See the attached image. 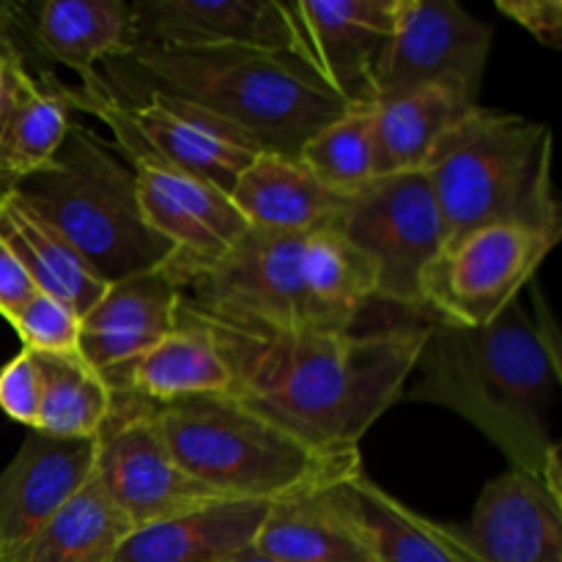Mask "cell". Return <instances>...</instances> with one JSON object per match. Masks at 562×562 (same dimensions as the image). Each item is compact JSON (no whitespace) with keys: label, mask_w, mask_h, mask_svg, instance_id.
Masks as SVG:
<instances>
[{"label":"cell","mask_w":562,"mask_h":562,"mask_svg":"<svg viewBox=\"0 0 562 562\" xmlns=\"http://www.w3.org/2000/svg\"><path fill=\"white\" fill-rule=\"evenodd\" d=\"M179 318L214 340L234 379L231 398L333 453H357L368 428L404 398L431 324L412 316L366 333L258 335L181 307Z\"/></svg>","instance_id":"1"},{"label":"cell","mask_w":562,"mask_h":562,"mask_svg":"<svg viewBox=\"0 0 562 562\" xmlns=\"http://www.w3.org/2000/svg\"><path fill=\"white\" fill-rule=\"evenodd\" d=\"M406 401L445 406L492 439L516 470L541 475L558 379L519 300L483 327L431 318Z\"/></svg>","instance_id":"2"},{"label":"cell","mask_w":562,"mask_h":562,"mask_svg":"<svg viewBox=\"0 0 562 562\" xmlns=\"http://www.w3.org/2000/svg\"><path fill=\"white\" fill-rule=\"evenodd\" d=\"M102 66L104 86L121 104L148 93L184 99L245 130L263 151L289 157L349 110L296 55L239 47H137Z\"/></svg>","instance_id":"3"},{"label":"cell","mask_w":562,"mask_h":562,"mask_svg":"<svg viewBox=\"0 0 562 562\" xmlns=\"http://www.w3.org/2000/svg\"><path fill=\"white\" fill-rule=\"evenodd\" d=\"M547 124L477 104L428 154L423 173L437 198L445 245L486 225H525L562 239Z\"/></svg>","instance_id":"4"},{"label":"cell","mask_w":562,"mask_h":562,"mask_svg":"<svg viewBox=\"0 0 562 562\" xmlns=\"http://www.w3.org/2000/svg\"><path fill=\"white\" fill-rule=\"evenodd\" d=\"M154 412L181 470L225 499L280 503L362 472L360 450L313 448L231 395L154 404Z\"/></svg>","instance_id":"5"},{"label":"cell","mask_w":562,"mask_h":562,"mask_svg":"<svg viewBox=\"0 0 562 562\" xmlns=\"http://www.w3.org/2000/svg\"><path fill=\"white\" fill-rule=\"evenodd\" d=\"M108 285L157 272L173 258L143 214L137 181L119 148L80 124L69 126L53 165L11 184Z\"/></svg>","instance_id":"6"},{"label":"cell","mask_w":562,"mask_h":562,"mask_svg":"<svg viewBox=\"0 0 562 562\" xmlns=\"http://www.w3.org/2000/svg\"><path fill=\"white\" fill-rule=\"evenodd\" d=\"M170 280L181 291V311L241 333L355 329L318 294L311 234L247 228L223 258Z\"/></svg>","instance_id":"7"},{"label":"cell","mask_w":562,"mask_h":562,"mask_svg":"<svg viewBox=\"0 0 562 562\" xmlns=\"http://www.w3.org/2000/svg\"><path fill=\"white\" fill-rule=\"evenodd\" d=\"M66 97L71 110L97 115L113 132L115 148L135 173L146 223L176 247L173 258L162 267L170 278L217 261L247 234L250 225L225 192L165 162L148 148L104 80L93 88L66 86Z\"/></svg>","instance_id":"8"},{"label":"cell","mask_w":562,"mask_h":562,"mask_svg":"<svg viewBox=\"0 0 562 562\" xmlns=\"http://www.w3.org/2000/svg\"><path fill=\"white\" fill-rule=\"evenodd\" d=\"M333 228L373 263L379 302L428 316L423 274L445 247V223L423 170L382 176L349 195Z\"/></svg>","instance_id":"9"},{"label":"cell","mask_w":562,"mask_h":562,"mask_svg":"<svg viewBox=\"0 0 562 562\" xmlns=\"http://www.w3.org/2000/svg\"><path fill=\"white\" fill-rule=\"evenodd\" d=\"M93 477L132 530L220 503L170 453L154 404L113 393V412L97 437Z\"/></svg>","instance_id":"10"},{"label":"cell","mask_w":562,"mask_h":562,"mask_svg":"<svg viewBox=\"0 0 562 562\" xmlns=\"http://www.w3.org/2000/svg\"><path fill=\"white\" fill-rule=\"evenodd\" d=\"M558 234L525 225H486L448 241L423 274V300L431 318L483 327L532 283Z\"/></svg>","instance_id":"11"},{"label":"cell","mask_w":562,"mask_h":562,"mask_svg":"<svg viewBox=\"0 0 562 562\" xmlns=\"http://www.w3.org/2000/svg\"><path fill=\"white\" fill-rule=\"evenodd\" d=\"M492 36V27L456 0H398L373 104L426 88H448L477 104Z\"/></svg>","instance_id":"12"},{"label":"cell","mask_w":562,"mask_h":562,"mask_svg":"<svg viewBox=\"0 0 562 562\" xmlns=\"http://www.w3.org/2000/svg\"><path fill=\"white\" fill-rule=\"evenodd\" d=\"M285 5L300 58L349 108H371L398 0H296Z\"/></svg>","instance_id":"13"},{"label":"cell","mask_w":562,"mask_h":562,"mask_svg":"<svg viewBox=\"0 0 562 562\" xmlns=\"http://www.w3.org/2000/svg\"><path fill=\"white\" fill-rule=\"evenodd\" d=\"M130 11V49L239 47L300 58L289 5L278 0H137Z\"/></svg>","instance_id":"14"},{"label":"cell","mask_w":562,"mask_h":562,"mask_svg":"<svg viewBox=\"0 0 562 562\" xmlns=\"http://www.w3.org/2000/svg\"><path fill=\"white\" fill-rule=\"evenodd\" d=\"M97 439H60L31 431L0 472V562L27 541L91 481Z\"/></svg>","instance_id":"15"},{"label":"cell","mask_w":562,"mask_h":562,"mask_svg":"<svg viewBox=\"0 0 562 562\" xmlns=\"http://www.w3.org/2000/svg\"><path fill=\"white\" fill-rule=\"evenodd\" d=\"M124 108L137 135L157 157L228 198L247 165L263 151L245 130L184 99L148 93Z\"/></svg>","instance_id":"16"},{"label":"cell","mask_w":562,"mask_h":562,"mask_svg":"<svg viewBox=\"0 0 562 562\" xmlns=\"http://www.w3.org/2000/svg\"><path fill=\"white\" fill-rule=\"evenodd\" d=\"M453 530L477 562H562V508L541 475L516 467L486 483Z\"/></svg>","instance_id":"17"},{"label":"cell","mask_w":562,"mask_h":562,"mask_svg":"<svg viewBox=\"0 0 562 562\" xmlns=\"http://www.w3.org/2000/svg\"><path fill=\"white\" fill-rule=\"evenodd\" d=\"M71 102L53 75L27 71L14 42L3 55V108H0V184L42 173L53 165L69 135Z\"/></svg>","instance_id":"18"},{"label":"cell","mask_w":562,"mask_h":562,"mask_svg":"<svg viewBox=\"0 0 562 562\" xmlns=\"http://www.w3.org/2000/svg\"><path fill=\"white\" fill-rule=\"evenodd\" d=\"M181 291L165 269L108 285L102 300L82 316L77 355L104 373L135 360L176 329Z\"/></svg>","instance_id":"19"},{"label":"cell","mask_w":562,"mask_h":562,"mask_svg":"<svg viewBox=\"0 0 562 562\" xmlns=\"http://www.w3.org/2000/svg\"><path fill=\"white\" fill-rule=\"evenodd\" d=\"M115 395L176 404L203 395H231L234 379L214 340L198 324L176 316V329L135 360L102 373Z\"/></svg>","instance_id":"20"},{"label":"cell","mask_w":562,"mask_h":562,"mask_svg":"<svg viewBox=\"0 0 562 562\" xmlns=\"http://www.w3.org/2000/svg\"><path fill=\"white\" fill-rule=\"evenodd\" d=\"M272 503L220 499L132 530L113 562H225L250 549Z\"/></svg>","instance_id":"21"},{"label":"cell","mask_w":562,"mask_h":562,"mask_svg":"<svg viewBox=\"0 0 562 562\" xmlns=\"http://www.w3.org/2000/svg\"><path fill=\"white\" fill-rule=\"evenodd\" d=\"M231 201L250 228L313 234L333 228L346 195L324 187L300 157L261 151L239 176Z\"/></svg>","instance_id":"22"},{"label":"cell","mask_w":562,"mask_h":562,"mask_svg":"<svg viewBox=\"0 0 562 562\" xmlns=\"http://www.w3.org/2000/svg\"><path fill=\"white\" fill-rule=\"evenodd\" d=\"M344 483L269 505L252 547L280 562H373L344 497Z\"/></svg>","instance_id":"23"},{"label":"cell","mask_w":562,"mask_h":562,"mask_svg":"<svg viewBox=\"0 0 562 562\" xmlns=\"http://www.w3.org/2000/svg\"><path fill=\"white\" fill-rule=\"evenodd\" d=\"M33 44L53 64L80 77V88L102 82L99 64L132 44V11L124 0H47L33 20Z\"/></svg>","instance_id":"24"},{"label":"cell","mask_w":562,"mask_h":562,"mask_svg":"<svg viewBox=\"0 0 562 562\" xmlns=\"http://www.w3.org/2000/svg\"><path fill=\"white\" fill-rule=\"evenodd\" d=\"M344 497L373 562H477L453 525L415 514L373 483L366 470L344 483Z\"/></svg>","instance_id":"25"},{"label":"cell","mask_w":562,"mask_h":562,"mask_svg":"<svg viewBox=\"0 0 562 562\" xmlns=\"http://www.w3.org/2000/svg\"><path fill=\"white\" fill-rule=\"evenodd\" d=\"M0 236L16 252L36 289L66 302L80 318L108 291V283L88 267L86 258L11 187L0 201Z\"/></svg>","instance_id":"26"},{"label":"cell","mask_w":562,"mask_h":562,"mask_svg":"<svg viewBox=\"0 0 562 562\" xmlns=\"http://www.w3.org/2000/svg\"><path fill=\"white\" fill-rule=\"evenodd\" d=\"M477 104L448 88H426L373 104L379 176L423 170L445 132L453 130Z\"/></svg>","instance_id":"27"},{"label":"cell","mask_w":562,"mask_h":562,"mask_svg":"<svg viewBox=\"0 0 562 562\" xmlns=\"http://www.w3.org/2000/svg\"><path fill=\"white\" fill-rule=\"evenodd\" d=\"M130 532V521L91 475L11 562H113Z\"/></svg>","instance_id":"28"},{"label":"cell","mask_w":562,"mask_h":562,"mask_svg":"<svg viewBox=\"0 0 562 562\" xmlns=\"http://www.w3.org/2000/svg\"><path fill=\"white\" fill-rule=\"evenodd\" d=\"M42 406L33 431L60 439H97L113 412V390L80 355H36Z\"/></svg>","instance_id":"29"},{"label":"cell","mask_w":562,"mask_h":562,"mask_svg":"<svg viewBox=\"0 0 562 562\" xmlns=\"http://www.w3.org/2000/svg\"><path fill=\"white\" fill-rule=\"evenodd\" d=\"M300 162L338 195H357L379 176L376 137H373L371 108H349L329 121L296 154Z\"/></svg>","instance_id":"30"},{"label":"cell","mask_w":562,"mask_h":562,"mask_svg":"<svg viewBox=\"0 0 562 562\" xmlns=\"http://www.w3.org/2000/svg\"><path fill=\"white\" fill-rule=\"evenodd\" d=\"M11 327L16 329L22 340V349L33 355H55L75 357L80 349L82 318L71 311L66 302L36 291L25 305L20 307Z\"/></svg>","instance_id":"31"},{"label":"cell","mask_w":562,"mask_h":562,"mask_svg":"<svg viewBox=\"0 0 562 562\" xmlns=\"http://www.w3.org/2000/svg\"><path fill=\"white\" fill-rule=\"evenodd\" d=\"M42 406V371L36 355L22 349L14 360L0 368V409L20 426L33 431Z\"/></svg>","instance_id":"32"},{"label":"cell","mask_w":562,"mask_h":562,"mask_svg":"<svg viewBox=\"0 0 562 562\" xmlns=\"http://www.w3.org/2000/svg\"><path fill=\"white\" fill-rule=\"evenodd\" d=\"M497 11L519 22L547 47H562V0H499Z\"/></svg>","instance_id":"33"},{"label":"cell","mask_w":562,"mask_h":562,"mask_svg":"<svg viewBox=\"0 0 562 562\" xmlns=\"http://www.w3.org/2000/svg\"><path fill=\"white\" fill-rule=\"evenodd\" d=\"M36 291L38 289L31 280V274H27V269L22 267V261L11 250L9 241L0 236V316L11 322Z\"/></svg>","instance_id":"34"},{"label":"cell","mask_w":562,"mask_h":562,"mask_svg":"<svg viewBox=\"0 0 562 562\" xmlns=\"http://www.w3.org/2000/svg\"><path fill=\"white\" fill-rule=\"evenodd\" d=\"M530 291H532V313H536L532 322H536V329L538 335H541L543 349H547L549 362H552L558 387H562V324L558 322L552 305H549V300L543 296L541 285H538L536 280L530 283Z\"/></svg>","instance_id":"35"},{"label":"cell","mask_w":562,"mask_h":562,"mask_svg":"<svg viewBox=\"0 0 562 562\" xmlns=\"http://www.w3.org/2000/svg\"><path fill=\"white\" fill-rule=\"evenodd\" d=\"M543 483L549 486L552 497L558 499V505L562 508V442H552L549 448L547 461H543V472H541Z\"/></svg>","instance_id":"36"},{"label":"cell","mask_w":562,"mask_h":562,"mask_svg":"<svg viewBox=\"0 0 562 562\" xmlns=\"http://www.w3.org/2000/svg\"><path fill=\"white\" fill-rule=\"evenodd\" d=\"M225 562H280V560L269 558V554L258 552L256 547H250V549H245V552L236 554V558H231V560H225Z\"/></svg>","instance_id":"37"},{"label":"cell","mask_w":562,"mask_h":562,"mask_svg":"<svg viewBox=\"0 0 562 562\" xmlns=\"http://www.w3.org/2000/svg\"><path fill=\"white\" fill-rule=\"evenodd\" d=\"M11 42L9 33H0V108H3V55H5V44Z\"/></svg>","instance_id":"38"},{"label":"cell","mask_w":562,"mask_h":562,"mask_svg":"<svg viewBox=\"0 0 562 562\" xmlns=\"http://www.w3.org/2000/svg\"><path fill=\"white\" fill-rule=\"evenodd\" d=\"M9 11H11V9H5V5H0V33H9V27H11Z\"/></svg>","instance_id":"39"},{"label":"cell","mask_w":562,"mask_h":562,"mask_svg":"<svg viewBox=\"0 0 562 562\" xmlns=\"http://www.w3.org/2000/svg\"><path fill=\"white\" fill-rule=\"evenodd\" d=\"M5 190H9V187H5V184H0V201H3V195H5Z\"/></svg>","instance_id":"40"},{"label":"cell","mask_w":562,"mask_h":562,"mask_svg":"<svg viewBox=\"0 0 562 562\" xmlns=\"http://www.w3.org/2000/svg\"><path fill=\"white\" fill-rule=\"evenodd\" d=\"M560 223H562V198H560Z\"/></svg>","instance_id":"41"}]
</instances>
